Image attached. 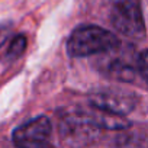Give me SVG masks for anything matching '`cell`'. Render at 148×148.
Returning <instances> with one entry per match:
<instances>
[{"instance_id": "obj_1", "label": "cell", "mask_w": 148, "mask_h": 148, "mask_svg": "<svg viewBox=\"0 0 148 148\" xmlns=\"http://www.w3.org/2000/svg\"><path fill=\"white\" fill-rule=\"evenodd\" d=\"M121 41L115 34L96 25H84L74 31L67 41V52L70 57L83 58L95 54H105L116 49Z\"/></svg>"}, {"instance_id": "obj_2", "label": "cell", "mask_w": 148, "mask_h": 148, "mask_svg": "<svg viewBox=\"0 0 148 148\" xmlns=\"http://www.w3.org/2000/svg\"><path fill=\"white\" fill-rule=\"evenodd\" d=\"M110 22L118 32L128 38H142L145 35L139 0H116L110 10Z\"/></svg>"}, {"instance_id": "obj_3", "label": "cell", "mask_w": 148, "mask_h": 148, "mask_svg": "<svg viewBox=\"0 0 148 148\" xmlns=\"http://www.w3.org/2000/svg\"><path fill=\"white\" fill-rule=\"evenodd\" d=\"M99 131L100 129L96 128L95 123L90 121L86 109L65 113L60 122L61 139L71 147H82L92 142Z\"/></svg>"}, {"instance_id": "obj_4", "label": "cell", "mask_w": 148, "mask_h": 148, "mask_svg": "<svg viewBox=\"0 0 148 148\" xmlns=\"http://www.w3.org/2000/svg\"><path fill=\"white\" fill-rule=\"evenodd\" d=\"M52 126L47 116H36L15 129L12 141L16 148H55L51 142Z\"/></svg>"}, {"instance_id": "obj_5", "label": "cell", "mask_w": 148, "mask_h": 148, "mask_svg": "<svg viewBox=\"0 0 148 148\" xmlns=\"http://www.w3.org/2000/svg\"><path fill=\"white\" fill-rule=\"evenodd\" d=\"M89 100L92 108L125 116L131 110H134L138 97L134 93L119 87H105L99 89L97 92H93Z\"/></svg>"}, {"instance_id": "obj_6", "label": "cell", "mask_w": 148, "mask_h": 148, "mask_svg": "<svg viewBox=\"0 0 148 148\" xmlns=\"http://www.w3.org/2000/svg\"><path fill=\"white\" fill-rule=\"evenodd\" d=\"M119 47L112 51L115 57L108 58L103 62L102 71L105 74H108L109 77H112V79L126 82V83H132V82H135V77L138 76V70H136V57H138V54L134 58L123 57V54H119Z\"/></svg>"}, {"instance_id": "obj_7", "label": "cell", "mask_w": 148, "mask_h": 148, "mask_svg": "<svg viewBox=\"0 0 148 148\" xmlns=\"http://www.w3.org/2000/svg\"><path fill=\"white\" fill-rule=\"evenodd\" d=\"M86 112H87L90 121L99 129L125 131V129H128L131 126L129 121L125 116H121V115H115V113H109V112H105V110H99V109L92 108V106H90V109H86Z\"/></svg>"}, {"instance_id": "obj_8", "label": "cell", "mask_w": 148, "mask_h": 148, "mask_svg": "<svg viewBox=\"0 0 148 148\" xmlns=\"http://www.w3.org/2000/svg\"><path fill=\"white\" fill-rule=\"evenodd\" d=\"M119 148H145V134L138 131H128L118 138Z\"/></svg>"}, {"instance_id": "obj_9", "label": "cell", "mask_w": 148, "mask_h": 148, "mask_svg": "<svg viewBox=\"0 0 148 148\" xmlns=\"http://www.w3.org/2000/svg\"><path fill=\"white\" fill-rule=\"evenodd\" d=\"M25 49H26V38L23 35H18L10 42V47H9V51H8V58L16 60L23 54Z\"/></svg>"}, {"instance_id": "obj_10", "label": "cell", "mask_w": 148, "mask_h": 148, "mask_svg": "<svg viewBox=\"0 0 148 148\" xmlns=\"http://www.w3.org/2000/svg\"><path fill=\"white\" fill-rule=\"evenodd\" d=\"M12 34V26L10 25H3V26H0V47H2L10 36Z\"/></svg>"}, {"instance_id": "obj_11", "label": "cell", "mask_w": 148, "mask_h": 148, "mask_svg": "<svg viewBox=\"0 0 148 148\" xmlns=\"http://www.w3.org/2000/svg\"><path fill=\"white\" fill-rule=\"evenodd\" d=\"M0 148H16L12 139H0Z\"/></svg>"}]
</instances>
